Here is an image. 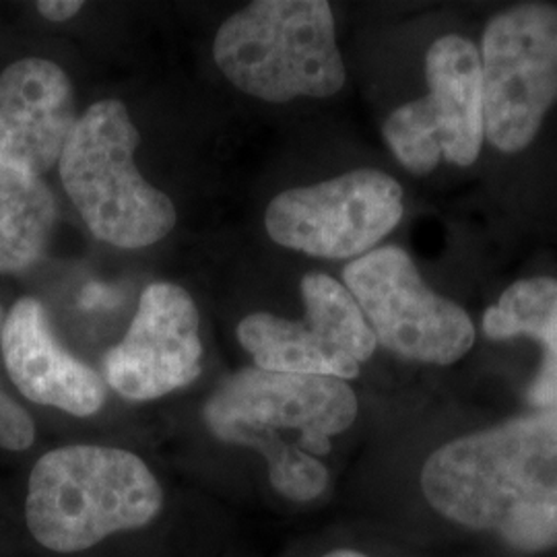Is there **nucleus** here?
I'll return each mask as SVG.
<instances>
[{"instance_id":"obj_1","label":"nucleus","mask_w":557,"mask_h":557,"mask_svg":"<svg viewBox=\"0 0 557 557\" xmlns=\"http://www.w3.org/2000/svg\"><path fill=\"white\" fill-rule=\"evenodd\" d=\"M421 490L442 517L520 552L557 545V409L453 440L425 460Z\"/></svg>"},{"instance_id":"obj_2","label":"nucleus","mask_w":557,"mask_h":557,"mask_svg":"<svg viewBox=\"0 0 557 557\" xmlns=\"http://www.w3.org/2000/svg\"><path fill=\"white\" fill-rule=\"evenodd\" d=\"M356 418L358 397L345 380L257 366L223 380L205 405L213 436L260 453L273 490L294 502H312L326 490L329 471L319 457Z\"/></svg>"},{"instance_id":"obj_3","label":"nucleus","mask_w":557,"mask_h":557,"mask_svg":"<svg viewBox=\"0 0 557 557\" xmlns=\"http://www.w3.org/2000/svg\"><path fill=\"white\" fill-rule=\"evenodd\" d=\"M160 508V483L137 455L75 444L50 450L36 462L25 520L46 549L75 554L120 531L149 524Z\"/></svg>"},{"instance_id":"obj_4","label":"nucleus","mask_w":557,"mask_h":557,"mask_svg":"<svg viewBox=\"0 0 557 557\" xmlns=\"http://www.w3.org/2000/svg\"><path fill=\"white\" fill-rule=\"evenodd\" d=\"M213 59L239 91L271 103L331 98L347 73L324 0H257L221 23Z\"/></svg>"},{"instance_id":"obj_5","label":"nucleus","mask_w":557,"mask_h":557,"mask_svg":"<svg viewBox=\"0 0 557 557\" xmlns=\"http://www.w3.org/2000/svg\"><path fill=\"white\" fill-rule=\"evenodd\" d=\"M139 145L126 106L98 101L77 119L59 161L62 186L89 232L126 250L151 246L176 225L174 202L135 163Z\"/></svg>"},{"instance_id":"obj_6","label":"nucleus","mask_w":557,"mask_h":557,"mask_svg":"<svg viewBox=\"0 0 557 557\" xmlns=\"http://www.w3.org/2000/svg\"><path fill=\"white\" fill-rule=\"evenodd\" d=\"M485 140L520 153L557 101V7L524 2L498 13L481 40Z\"/></svg>"},{"instance_id":"obj_7","label":"nucleus","mask_w":557,"mask_h":557,"mask_svg":"<svg viewBox=\"0 0 557 557\" xmlns=\"http://www.w3.org/2000/svg\"><path fill=\"white\" fill-rule=\"evenodd\" d=\"M343 281L379 345L398 358L450 366L475 343L473 320L458 304L434 294L398 246L351 260Z\"/></svg>"},{"instance_id":"obj_8","label":"nucleus","mask_w":557,"mask_h":557,"mask_svg":"<svg viewBox=\"0 0 557 557\" xmlns=\"http://www.w3.org/2000/svg\"><path fill=\"white\" fill-rule=\"evenodd\" d=\"M403 188L380 170H356L271 200L264 227L271 239L317 259H359L403 220Z\"/></svg>"},{"instance_id":"obj_9","label":"nucleus","mask_w":557,"mask_h":557,"mask_svg":"<svg viewBox=\"0 0 557 557\" xmlns=\"http://www.w3.org/2000/svg\"><path fill=\"white\" fill-rule=\"evenodd\" d=\"M304 319L255 312L238 324L239 345L257 368L269 372L349 380L374 356L379 341L358 301L337 278L324 273L301 277Z\"/></svg>"},{"instance_id":"obj_10","label":"nucleus","mask_w":557,"mask_h":557,"mask_svg":"<svg viewBox=\"0 0 557 557\" xmlns=\"http://www.w3.org/2000/svg\"><path fill=\"white\" fill-rule=\"evenodd\" d=\"M199 326V310L186 289L149 285L126 335L103 358L106 382L128 400H153L188 386L202 370Z\"/></svg>"},{"instance_id":"obj_11","label":"nucleus","mask_w":557,"mask_h":557,"mask_svg":"<svg viewBox=\"0 0 557 557\" xmlns=\"http://www.w3.org/2000/svg\"><path fill=\"white\" fill-rule=\"evenodd\" d=\"M77 124L71 79L57 62L23 59L0 75V163L41 178Z\"/></svg>"},{"instance_id":"obj_12","label":"nucleus","mask_w":557,"mask_h":557,"mask_svg":"<svg viewBox=\"0 0 557 557\" xmlns=\"http://www.w3.org/2000/svg\"><path fill=\"white\" fill-rule=\"evenodd\" d=\"M0 347L9 376L29 400L77 418L103 407L106 382L60 345L38 299L21 298L13 306L2 324Z\"/></svg>"},{"instance_id":"obj_13","label":"nucleus","mask_w":557,"mask_h":557,"mask_svg":"<svg viewBox=\"0 0 557 557\" xmlns=\"http://www.w3.org/2000/svg\"><path fill=\"white\" fill-rule=\"evenodd\" d=\"M428 106L436 120L442 158L460 168L478 161L485 140L483 77L478 46L462 36H444L425 54Z\"/></svg>"},{"instance_id":"obj_14","label":"nucleus","mask_w":557,"mask_h":557,"mask_svg":"<svg viewBox=\"0 0 557 557\" xmlns=\"http://www.w3.org/2000/svg\"><path fill=\"white\" fill-rule=\"evenodd\" d=\"M483 333L494 341L535 338L543 361L527 398L539 409H557V278L529 277L512 283L483 314Z\"/></svg>"},{"instance_id":"obj_15","label":"nucleus","mask_w":557,"mask_h":557,"mask_svg":"<svg viewBox=\"0 0 557 557\" xmlns=\"http://www.w3.org/2000/svg\"><path fill=\"white\" fill-rule=\"evenodd\" d=\"M57 223L59 207L46 182L0 163V275L38 264Z\"/></svg>"},{"instance_id":"obj_16","label":"nucleus","mask_w":557,"mask_h":557,"mask_svg":"<svg viewBox=\"0 0 557 557\" xmlns=\"http://www.w3.org/2000/svg\"><path fill=\"white\" fill-rule=\"evenodd\" d=\"M382 137L409 172L425 176L438 168L442 145L436 120L425 98L397 108L384 122Z\"/></svg>"},{"instance_id":"obj_17","label":"nucleus","mask_w":557,"mask_h":557,"mask_svg":"<svg viewBox=\"0 0 557 557\" xmlns=\"http://www.w3.org/2000/svg\"><path fill=\"white\" fill-rule=\"evenodd\" d=\"M0 335H2V310H0ZM36 438V425L32 416L9 397L0 386V448L2 450H27Z\"/></svg>"},{"instance_id":"obj_18","label":"nucleus","mask_w":557,"mask_h":557,"mask_svg":"<svg viewBox=\"0 0 557 557\" xmlns=\"http://www.w3.org/2000/svg\"><path fill=\"white\" fill-rule=\"evenodd\" d=\"M83 9V2L79 0H41L38 2V11L41 17H46L52 23H64L73 20Z\"/></svg>"},{"instance_id":"obj_19","label":"nucleus","mask_w":557,"mask_h":557,"mask_svg":"<svg viewBox=\"0 0 557 557\" xmlns=\"http://www.w3.org/2000/svg\"><path fill=\"white\" fill-rule=\"evenodd\" d=\"M324 557H368L363 556V554H359V552H351V549H338V552H331V554H326Z\"/></svg>"}]
</instances>
